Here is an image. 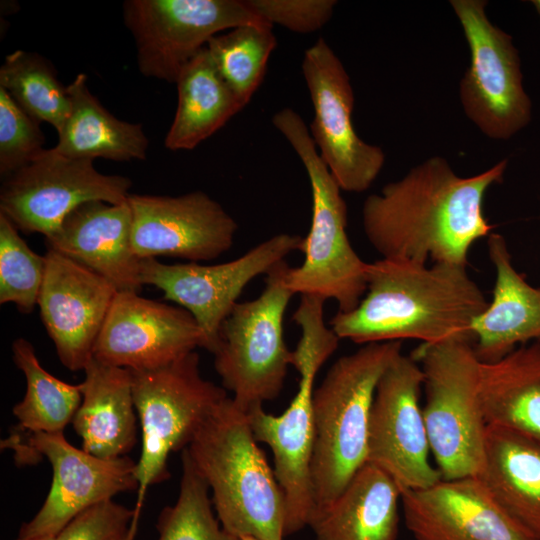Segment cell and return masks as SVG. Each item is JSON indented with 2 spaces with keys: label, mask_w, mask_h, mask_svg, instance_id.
I'll return each instance as SVG.
<instances>
[{
  "label": "cell",
  "mask_w": 540,
  "mask_h": 540,
  "mask_svg": "<svg viewBox=\"0 0 540 540\" xmlns=\"http://www.w3.org/2000/svg\"><path fill=\"white\" fill-rule=\"evenodd\" d=\"M423 381L419 363L399 354L377 384L370 413L367 462L387 473L401 492L424 489L442 479L429 459L420 404Z\"/></svg>",
  "instance_id": "14"
},
{
  "label": "cell",
  "mask_w": 540,
  "mask_h": 540,
  "mask_svg": "<svg viewBox=\"0 0 540 540\" xmlns=\"http://www.w3.org/2000/svg\"><path fill=\"white\" fill-rule=\"evenodd\" d=\"M351 311L329 324L340 339L357 344L415 339L474 344L472 325L488 301L466 266L382 258L369 263L367 289Z\"/></svg>",
  "instance_id": "2"
},
{
  "label": "cell",
  "mask_w": 540,
  "mask_h": 540,
  "mask_svg": "<svg viewBox=\"0 0 540 540\" xmlns=\"http://www.w3.org/2000/svg\"><path fill=\"white\" fill-rule=\"evenodd\" d=\"M488 256L495 269L492 299L472 325L474 350L484 363L496 362L518 344L540 341V287L528 283L513 265L505 238L492 233Z\"/></svg>",
  "instance_id": "22"
},
{
  "label": "cell",
  "mask_w": 540,
  "mask_h": 540,
  "mask_svg": "<svg viewBox=\"0 0 540 540\" xmlns=\"http://www.w3.org/2000/svg\"><path fill=\"white\" fill-rule=\"evenodd\" d=\"M17 540H21V539H17ZM37 540H53V538H48V539H37Z\"/></svg>",
  "instance_id": "40"
},
{
  "label": "cell",
  "mask_w": 540,
  "mask_h": 540,
  "mask_svg": "<svg viewBox=\"0 0 540 540\" xmlns=\"http://www.w3.org/2000/svg\"><path fill=\"white\" fill-rule=\"evenodd\" d=\"M240 540H258V539L254 537L244 536V537H241Z\"/></svg>",
  "instance_id": "39"
},
{
  "label": "cell",
  "mask_w": 540,
  "mask_h": 540,
  "mask_svg": "<svg viewBox=\"0 0 540 540\" xmlns=\"http://www.w3.org/2000/svg\"><path fill=\"white\" fill-rule=\"evenodd\" d=\"M480 397L487 425L540 442V341L496 362H482Z\"/></svg>",
  "instance_id": "27"
},
{
  "label": "cell",
  "mask_w": 540,
  "mask_h": 540,
  "mask_svg": "<svg viewBox=\"0 0 540 540\" xmlns=\"http://www.w3.org/2000/svg\"><path fill=\"white\" fill-rule=\"evenodd\" d=\"M421 366L422 406L431 454L442 479L478 476L487 424L480 397L482 361L473 343H421L411 354Z\"/></svg>",
  "instance_id": "7"
},
{
  "label": "cell",
  "mask_w": 540,
  "mask_h": 540,
  "mask_svg": "<svg viewBox=\"0 0 540 540\" xmlns=\"http://www.w3.org/2000/svg\"><path fill=\"white\" fill-rule=\"evenodd\" d=\"M13 442L18 461L27 454L45 456L53 469L49 493L37 514L20 529L18 539L54 538L77 514L112 499L118 493L138 490L137 463L128 456L113 460L95 457L70 444L63 432H25Z\"/></svg>",
  "instance_id": "16"
},
{
  "label": "cell",
  "mask_w": 540,
  "mask_h": 540,
  "mask_svg": "<svg viewBox=\"0 0 540 540\" xmlns=\"http://www.w3.org/2000/svg\"><path fill=\"white\" fill-rule=\"evenodd\" d=\"M209 486L182 450V477L177 501L158 518V540H240L226 531L212 511Z\"/></svg>",
  "instance_id": "32"
},
{
  "label": "cell",
  "mask_w": 540,
  "mask_h": 540,
  "mask_svg": "<svg viewBox=\"0 0 540 540\" xmlns=\"http://www.w3.org/2000/svg\"><path fill=\"white\" fill-rule=\"evenodd\" d=\"M12 357L26 380L25 395L13 407L19 431L63 432L82 402L81 385L66 383L46 371L24 338L12 343Z\"/></svg>",
  "instance_id": "29"
},
{
  "label": "cell",
  "mask_w": 540,
  "mask_h": 540,
  "mask_svg": "<svg viewBox=\"0 0 540 540\" xmlns=\"http://www.w3.org/2000/svg\"><path fill=\"white\" fill-rule=\"evenodd\" d=\"M0 87L38 122H47L57 133L70 112L67 86L58 79L52 64L35 52L16 50L0 67Z\"/></svg>",
  "instance_id": "30"
},
{
  "label": "cell",
  "mask_w": 540,
  "mask_h": 540,
  "mask_svg": "<svg viewBox=\"0 0 540 540\" xmlns=\"http://www.w3.org/2000/svg\"><path fill=\"white\" fill-rule=\"evenodd\" d=\"M134 537L130 538V540H133Z\"/></svg>",
  "instance_id": "41"
},
{
  "label": "cell",
  "mask_w": 540,
  "mask_h": 540,
  "mask_svg": "<svg viewBox=\"0 0 540 540\" xmlns=\"http://www.w3.org/2000/svg\"><path fill=\"white\" fill-rule=\"evenodd\" d=\"M140 511L105 500L77 514L53 540H125Z\"/></svg>",
  "instance_id": "35"
},
{
  "label": "cell",
  "mask_w": 540,
  "mask_h": 540,
  "mask_svg": "<svg viewBox=\"0 0 540 540\" xmlns=\"http://www.w3.org/2000/svg\"><path fill=\"white\" fill-rule=\"evenodd\" d=\"M401 504L405 525L416 540H539L477 476L402 491Z\"/></svg>",
  "instance_id": "20"
},
{
  "label": "cell",
  "mask_w": 540,
  "mask_h": 540,
  "mask_svg": "<svg viewBox=\"0 0 540 540\" xmlns=\"http://www.w3.org/2000/svg\"><path fill=\"white\" fill-rule=\"evenodd\" d=\"M203 334L182 307L118 291L93 349L97 361L129 370L167 365L203 348Z\"/></svg>",
  "instance_id": "18"
},
{
  "label": "cell",
  "mask_w": 540,
  "mask_h": 540,
  "mask_svg": "<svg viewBox=\"0 0 540 540\" xmlns=\"http://www.w3.org/2000/svg\"><path fill=\"white\" fill-rule=\"evenodd\" d=\"M288 267L285 260L278 263L256 299L234 306L212 352L224 388L246 413L278 397L290 365L283 336L284 314L294 295L284 283Z\"/></svg>",
  "instance_id": "8"
},
{
  "label": "cell",
  "mask_w": 540,
  "mask_h": 540,
  "mask_svg": "<svg viewBox=\"0 0 540 540\" xmlns=\"http://www.w3.org/2000/svg\"><path fill=\"white\" fill-rule=\"evenodd\" d=\"M450 4L470 50V65L460 83L463 110L486 136L508 140L532 117L518 50L512 36L488 19L486 1L451 0Z\"/></svg>",
  "instance_id": "10"
},
{
  "label": "cell",
  "mask_w": 540,
  "mask_h": 540,
  "mask_svg": "<svg viewBox=\"0 0 540 540\" xmlns=\"http://www.w3.org/2000/svg\"><path fill=\"white\" fill-rule=\"evenodd\" d=\"M71 112L58 132L56 153L75 159L143 160L149 140L140 123L112 115L90 92L87 76L76 75L67 85Z\"/></svg>",
  "instance_id": "26"
},
{
  "label": "cell",
  "mask_w": 540,
  "mask_h": 540,
  "mask_svg": "<svg viewBox=\"0 0 540 540\" xmlns=\"http://www.w3.org/2000/svg\"><path fill=\"white\" fill-rule=\"evenodd\" d=\"M401 353V341L365 344L337 359L315 389L311 459L315 513L311 523L367 462L376 387Z\"/></svg>",
  "instance_id": "4"
},
{
  "label": "cell",
  "mask_w": 540,
  "mask_h": 540,
  "mask_svg": "<svg viewBox=\"0 0 540 540\" xmlns=\"http://www.w3.org/2000/svg\"><path fill=\"white\" fill-rule=\"evenodd\" d=\"M132 182L99 172L92 160L75 159L45 149L4 181L0 213L24 233H54L65 217L89 201H128Z\"/></svg>",
  "instance_id": "13"
},
{
  "label": "cell",
  "mask_w": 540,
  "mask_h": 540,
  "mask_svg": "<svg viewBox=\"0 0 540 540\" xmlns=\"http://www.w3.org/2000/svg\"><path fill=\"white\" fill-rule=\"evenodd\" d=\"M277 45L269 25H242L212 37L206 47L221 77L246 106L263 81Z\"/></svg>",
  "instance_id": "31"
},
{
  "label": "cell",
  "mask_w": 540,
  "mask_h": 540,
  "mask_svg": "<svg viewBox=\"0 0 540 540\" xmlns=\"http://www.w3.org/2000/svg\"><path fill=\"white\" fill-rule=\"evenodd\" d=\"M38 298L44 327L61 363L71 371L84 370L118 292L107 279L48 249Z\"/></svg>",
  "instance_id": "19"
},
{
  "label": "cell",
  "mask_w": 540,
  "mask_h": 540,
  "mask_svg": "<svg viewBox=\"0 0 540 540\" xmlns=\"http://www.w3.org/2000/svg\"><path fill=\"white\" fill-rule=\"evenodd\" d=\"M399 502L395 481L366 462L309 527L315 540H396Z\"/></svg>",
  "instance_id": "24"
},
{
  "label": "cell",
  "mask_w": 540,
  "mask_h": 540,
  "mask_svg": "<svg viewBox=\"0 0 540 540\" xmlns=\"http://www.w3.org/2000/svg\"><path fill=\"white\" fill-rule=\"evenodd\" d=\"M138 519H139V515H137L133 522H132V526H131V531L129 533V535L127 536V538L125 540H130V538L134 537L135 535V532H136V527H137V523H138Z\"/></svg>",
  "instance_id": "37"
},
{
  "label": "cell",
  "mask_w": 540,
  "mask_h": 540,
  "mask_svg": "<svg viewBox=\"0 0 540 540\" xmlns=\"http://www.w3.org/2000/svg\"><path fill=\"white\" fill-rule=\"evenodd\" d=\"M506 167L504 159L480 174L459 177L444 158H429L366 198V238L382 258L466 266L471 246L493 228L483 200L502 182Z\"/></svg>",
  "instance_id": "1"
},
{
  "label": "cell",
  "mask_w": 540,
  "mask_h": 540,
  "mask_svg": "<svg viewBox=\"0 0 540 540\" xmlns=\"http://www.w3.org/2000/svg\"><path fill=\"white\" fill-rule=\"evenodd\" d=\"M531 3L540 17V0H532Z\"/></svg>",
  "instance_id": "38"
},
{
  "label": "cell",
  "mask_w": 540,
  "mask_h": 540,
  "mask_svg": "<svg viewBox=\"0 0 540 540\" xmlns=\"http://www.w3.org/2000/svg\"><path fill=\"white\" fill-rule=\"evenodd\" d=\"M40 122L28 115L0 87V174L5 178L36 159L45 149Z\"/></svg>",
  "instance_id": "34"
},
{
  "label": "cell",
  "mask_w": 540,
  "mask_h": 540,
  "mask_svg": "<svg viewBox=\"0 0 540 540\" xmlns=\"http://www.w3.org/2000/svg\"><path fill=\"white\" fill-rule=\"evenodd\" d=\"M477 477L503 509L540 540V442L487 425Z\"/></svg>",
  "instance_id": "25"
},
{
  "label": "cell",
  "mask_w": 540,
  "mask_h": 540,
  "mask_svg": "<svg viewBox=\"0 0 540 540\" xmlns=\"http://www.w3.org/2000/svg\"><path fill=\"white\" fill-rule=\"evenodd\" d=\"M123 19L135 40L139 71L170 83L220 32L271 26L245 0H128Z\"/></svg>",
  "instance_id": "11"
},
{
  "label": "cell",
  "mask_w": 540,
  "mask_h": 540,
  "mask_svg": "<svg viewBox=\"0 0 540 540\" xmlns=\"http://www.w3.org/2000/svg\"><path fill=\"white\" fill-rule=\"evenodd\" d=\"M303 237L281 233L259 243L242 256L221 264L196 262L164 264L141 259L143 285L160 289L164 299L187 310L203 334V348L213 352L220 328L250 281L300 250Z\"/></svg>",
  "instance_id": "12"
},
{
  "label": "cell",
  "mask_w": 540,
  "mask_h": 540,
  "mask_svg": "<svg viewBox=\"0 0 540 540\" xmlns=\"http://www.w3.org/2000/svg\"><path fill=\"white\" fill-rule=\"evenodd\" d=\"M132 246L140 259L213 260L228 251L238 225L202 191L179 196L130 194Z\"/></svg>",
  "instance_id": "17"
},
{
  "label": "cell",
  "mask_w": 540,
  "mask_h": 540,
  "mask_svg": "<svg viewBox=\"0 0 540 540\" xmlns=\"http://www.w3.org/2000/svg\"><path fill=\"white\" fill-rule=\"evenodd\" d=\"M45 240L48 249L96 272L118 291L139 292L143 286L141 259L132 246V212L128 201L83 203Z\"/></svg>",
  "instance_id": "21"
},
{
  "label": "cell",
  "mask_w": 540,
  "mask_h": 540,
  "mask_svg": "<svg viewBox=\"0 0 540 540\" xmlns=\"http://www.w3.org/2000/svg\"><path fill=\"white\" fill-rule=\"evenodd\" d=\"M257 443L247 413L227 397L185 450L212 491V504L226 531L239 538L283 540L284 494Z\"/></svg>",
  "instance_id": "3"
},
{
  "label": "cell",
  "mask_w": 540,
  "mask_h": 540,
  "mask_svg": "<svg viewBox=\"0 0 540 540\" xmlns=\"http://www.w3.org/2000/svg\"><path fill=\"white\" fill-rule=\"evenodd\" d=\"M306 170L312 193V219L300 251L303 263L288 267L285 286L293 293L333 299L340 312L353 310L367 289L369 263L353 249L347 232V207L341 188L321 159L309 128L291 108L272 118Z\"/></svg>",
  "instance_id": "6"
},
{
  "label": "cell",
  "mask_w": 540,
  "mask_h": 540,
  "mask_svg": "<svg viewBox=\"0 0 540 540\" xmlns=\"http://www.w3.org/2000/svg\"><path fill=\"white\" fill-rule=\"evenodd\" d=\"M45 269V255L35 253L0 213V303L31 313L38 305Z\"/></svg>",
  "instance_id": "33"
},
{
  "label": "cell",
  "mask_w": 540,
  "mask_h": 540,
  "mask_svg": "<svg viewBox=\"0 0 540 540\" xmlns=\"http://www.w3.org/2000/svg\"><path fill=\"white\" fill-rule=\"evenodd\" d=\"M301 68L314 110L310 134L321 159L341 190H367L379 175L385 154L363 141L353 127L354 94L341 60L319 38L304 52Z\"/></svg>",
  "instance_id": "15"
},
{
  "label": "cell",
  "mask_w": 540,
  "mask_h": 540,
  "mask_svg": "<svg viewBox=\"0 0 540 540\" xmlns=\"http://www.w3.org/2000/svg\"><path fill=\"white\" fill-rule=\"evenodd\" d=\"M251 11L273 26L296 33L321 29L332 17L335 0H245Z\"/></svg>",
  "instance_id": "36"
},
{
  "label": "cell",
  "mask_w": 540,
  "mask_h": 540,
  "mask_svg": "<svg viewBox=\"0 0 540 540\" xmlns=\"http://www.w3.org/2000/svg\"><path fill=\"white\" fill-rule=\"evenodd\" d=\"M324 303L321 298L303 295L293 314L292 320L300 328L301 336L291 351L290 365L300 378L287 409L278 416L267 413L263 405L247 412L256 441L267 444L273 453V470L286 505L285 537L309 526L315 513L311 479L314 383L340 339L325 324Z\"/></svg>",
  "instance_id": "5"
},
{
  "label": "cell",
  "mask_w": 540,
  "mask_h": 540,
  "mask_svg": "<svg viewBox=\"0 0 540 540\" xmlns=\"http://www.w3.org/2000/svg\"><path fill=\"white\" fill-rule=\"evenodd\" d=\"M196 351L158 368L130 370L142 449L137 462L138 498L168 477L171 452L185 449L210 413L228 396L202 377Z\"/></svg>",
  "instance_id": "9"
},
{
  "label": "cell",
  "mask_w": 540,
  "mask_h": 540,
  "mask_svg": "<svg viewBox=\"0 0 540 540\" xmlns=\"http://www.w3.org/2000/svg\"><path fill=\"white\" fill-rule=\"evenodd\" d=\"M175 84L177 108L164 139L171 151L194 149L245 107L221 77L207 47L183 68Z\"/></svg>",
  "instance_id": "28"
},
{
  "label": "cell",
  "mask_w": 540,
  "mask_h": 540,
  "mask_svg": "<svg viewBox=\"0 0 540 540\" xmlns=\"http://www.w3.org/2000/svg\"><path fill=\"white\" fill-rule=\"evenodd\" d=\"M84 372L82 402L72 420L82 449L105 460L126 456L137 440L131 372L93 357Z\"/></svg>",
  "instance_id": "23"
}]
</instances>
